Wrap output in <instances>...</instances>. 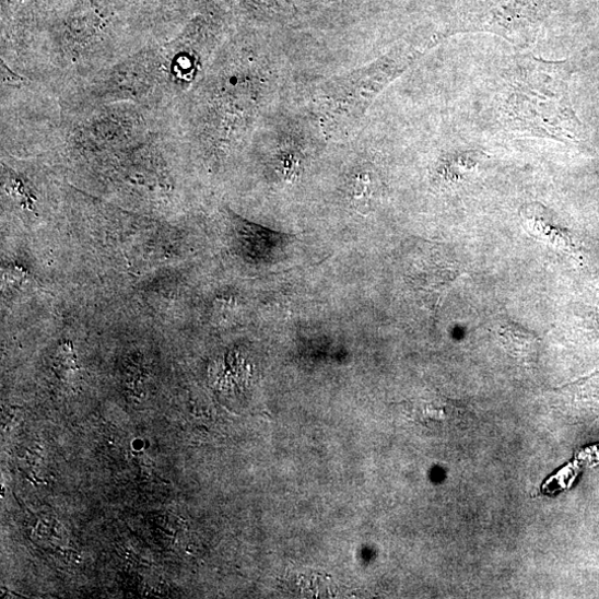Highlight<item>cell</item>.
Wrapping results in <instances>:
<instances>
[{"instance_id": "cell-1", "label": "cell", "mask_w": 599, "mask_h": 599, "mask_svg": "<svg viewBox=\"0 0 599 599\" xmlns=\"http://www.w3.org/2000/svg\"><path fill=\"white\" fill-rule=\"evenodd\" d=\"M176 125L174 109L134 103L60 111L51 148L74 158H94L142 142Z\"/></svg>"}, {"instance_id": "cell-2", "label": "cell", "mask_w": 599, "mask_h": 599, "mask_svg": "<svg viewBox=\"0 0 599 599\" xmlns=\"http://www.w3.org/2000/svg\"><path fill=\"white\" fill-rule=\"evenodd\" d=\"M422 48H396L376 62L332 80L316 97L322 128L331 137L349 133L378 94L414 61Z\"/></svg>"}, {"instance_id": "cell-3", "label": "cell", "mask_w": 599, "mask_h": 599, "mask_svg": "<svg viewBox=\"0 0 599 599\" xmlns=\"http://www.w3.org/2000/svg\"><path fill=\"white\" fill-rule=\"evenodd\" d=\"M496 333L500 341L513 352H530L539 343L535 333L512 321L500 324Z\"/></svg>"}, {"instance_id": "cell-4", "label": "cell", "mask_w": 599, "mask_h": 599, "mask_svg": "<svg viewBox=\"0 0 599 599\" xmlns=\"http://www.w3.org/2000/svg\"><path fill=\"white\" fill-rule=\"evenodd\" d=\"M374 197V183L369 176H361L353 184L351 189V198L354 208L360 213H368L372 207Z\"/></svg>"}]
</instances>
